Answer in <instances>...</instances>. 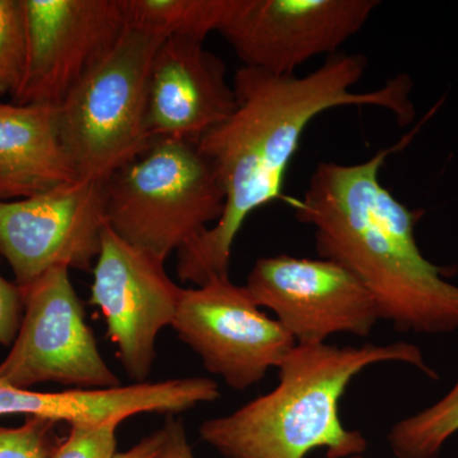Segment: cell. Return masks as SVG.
<instances>
[{
    "label": "cell",
    "instance_id": "cell-7",
    "mask_svg": "<svg viewBox=\"0 0 458 458\" xmlns=\"http://www.w3.org/2000/svg\"><path fill=\"white\" fill-rule=\"evenodd\" d=\"M171 327L208 372L237 391L260 384L295 346L278 319L262 312L229 276L182 288Z\"/></svg>",
    "mask_w": 458,
    "mask_h": 458
},
{
    "label": "cell",
    "instance_id": "cell-11",
    "mask_svg": "<svg viewBox=\"0 0 458 458\" xmlns=\"http://www.w3.org/2000/svg\"><path fill=\"white\" fill-rule=\"evenodd\" d=\"M27 62L16 105L59 107L128 30L122 0H25Z\"/></svg>",
    "mask_w": 458,
    "mask_h": 458
},
{
    "label": "cell",
    "instance_id": "cell-10",
    "mask_svg": "<svg viewBox=\"0 0 458 458\" xmlns=\"http://www.w3.org/2000/svg\"><path fill=\"white\" fill-rule=\"evenodd\" d=\"M165 262L105 225L93 265L89 303L106 321L107 336L132 384H144L156 360L157 336L171 327L181 292Z\"/></svg>",
    "mask_w": 458,
    "mask_h": 458
},
{
    "label": "cell",
    "instance_id": "cell-16",
    "mask_svg": "<svg viewBox=\"0 0 458 458\" xmlns=\"http://www.w3.org/2000/svg\"><path fill=\"white\" fill-rule=\"evenodd\" d=\"M128 27L164 38L204 42L219 32L236 0H122Z\"/></svg>",
    "mask_w": 458,
    "mask_h": 458
},
{
    "label": "cell",
    "instance_id": "cell-24",
    "mask_svg": "<svg viewBox=\"0 0 458 458\" xmlns=\"http://www.w3.org/2000/svg\"><path fill=\"white\" fill-rule=\"evenodd\" d=\"M0 102H2V101H0Z\"/></svg>",
    "mask_w": 458,
    "mask_h": 458
},
{
    "label": "cell",
    "instance_id": "cell-13",
    "mask_svg": "<svg viewBox=\"0 0 458 458\" xmlns=\"http://www.w3.org/2000/svg\"><path fill=\"white\" fill-rule=\"evenodd\" d=\"M225 62L204 42L165 38L157 50L148 87V125L156 140H199L236 110Z\"/></svg>",
    "mask_w": 458,
    "mask_h": 458
},
{
    "label": "cell",
    "instance_id": "cell-19",
    "mask_svg": "<svg viewBox=\"0 0 458 458\" xmlns=\"http://www.w3.org/2000/svg\"><path fill=\"white\" fill-rule=\"evenodd\" d=\"M55 421L27 417L20 427H0V458H47L56 447Z\"/></svg>",
    "mask_w": 458,
    "mask_h": 458
},
{
    "label": "cell",
    "instance_id": "cell-12",
    "mask_svg": "<svg viewBox=\"0 0 458 458\" xmlns=\"http://www.w3.org/2000/svg\"><path fill=\"white\" fill-rule=\"evenodd\" d=\"M377 0H236L219 33L243 66L294 74L318 55H335L369 22Z\"/></svg>",
    "mask_w": 458,
    "mask_h": 458
},
{
    "label": "cell",
    "instance_id": "cell-9",
    "mask_svg": "<svg viewBox=\"0 0 458 458\" xmlns=\"http://www.w3.org/2000/svg\"><path fill=\"white\" fill-rule=\"evenodd\" d=\"M245 288L256 306L276 313L297 345L325 344L337 334L367 337L381 319L360 280L327 259H259Z\"/></svg>",
    "mask_w": 458,
    "mask_h": 458
},
{
    "label": "cell",
    "instance_id": "cell-15",
    "mask_svg": "<svg viewBox=\"0 0 458 458\" xmlns=\"http://www.w3.org/2000/svg\"><path fill=\"white\" fill-rule=\"evenodd\" d=\"M77 180L60 135L59 107L0 102V200Z\"/></svg>",
    "mask_w": 458,
    "mask_h": 458
},
{
    "label": "cell",
    "instance_id": "cell-8",
    "mask_svg": "<svg viewBox=\"0 0 458 458\" xmlns=\"http://www.w3.org/2000/svg\"><path fill=\"white\" fill-rule=\"evenodd\" d=\"M106 225L104 182L80 179L0 200V254L21 289L57 267L92 271Z\"/></svg>",
    "mask_w": 458,
    "mask_h": 458
},
{
    "label": "cell",
    "instance_id": "cell-23",
    "mask_svg": "<svg viewBox=\"0 0 458 458\" xmlns=\"http://www.w3.org/2000/svg\"><path fill=\"white\" fill-rule=\"evenodd\" d=\"M164 428H159L156 432L144 437L128 451L114 454V458H157L162 442H164Z\"/></svg>",
    "mask_w": 458,
    "mask_h": 458
},
{
    "label": "cell",
    "instance_id": "cell-4",
    "mask_svg": "<svg viewBox=\"0 0 458 458\" xmlns=\"http://www.w3.org/2000/svg\"><path fill=\"white\" fill-rule=\"evenodd\" d=\"M106 225L162 260L219 221L225 195L213 165L188 140H156L104 182Z\"/></svg>",
    "mask_w": 458,
    "mask_h": 458
},
{
    "label": "cell",
    "instance_id": "cell-18",
    "mask_svg": "<svg viewBox=\"0 0 458 458\" xmlns=\"http://www.w3.org/2000/svg\"><path fill=\"white\" fill-rule=\"evenodd\" d=\"M25 0H0V98L17 95L27 62Z\"/></svg>",
    "mask_w": 458,
    "mask_h": 458
},
{
    "label": "cell",
    "instance_id": "cell-21",
    "mask_svg": "<svg viewBox=\"0 0 458 458\" xmlns=\"http://www.w3.org/2000/svg\"><path fill=\"white\" fill-rule=\"evenodd\" d=\"M3 256L0 254V264ZM25 312L23 292L14 282H9L0 271V345L12 346L20 330Z\"/></svg>",
    "mask_w": 458,
    "mask_h": 458
},
{
    "label": "cell",
    "instance_id": "cell-17",
    "mask_svg": "<svg viewBox=\"0 0 458 458\" xmlns=\"http://www.w3.org/2000/svg\"><path fill=\"white\" fill-rule=\"evenodd\" d=\"M458 433V379L441 400L397 421L387 434L394 458H438Z\"/></svg>",
    "mask_w": 458,
    "mask_h": 458
},
{
    "label": "cell",
    "instance_id": "cell-5",
    "mask_svg": "<svg viewBox=\"0 0 458 458\" xmlns=\"http://www.w3.org/2000/svg\"><path fill=\"white\" fill-rule=\"evenodd\" d=\"M162 42L128 27L106 59L60 105V135L80 179L105 182L155 141L148 125V87Z\"/></svg>",
    "mask_w": 458,
    "mask_h": 458
},
{
    "label": "cell",
    "instance_id": "cell-6",
    "mask_svg": "<svg viewBox=\"0 0 458 458\" xmlns=\"http://www.w3.org/2000/svg\"><path fill=\"white\" fill-rule=\"evenodd\" d=\"M68 267H54L22 289L25 312L0 378L21 388L54 382L82 390L119 387L102 358Z\"/></svg>",
    "mask_w": 458,
    "mask_h": 458
},
{
    "label": "cell",
    "instance_id": "cell-2",
    "mask_svg": "<svg viewBox=\"0 0 458 458\" xmlns=\"http://www.w3.org/2000/svg\"><path fill=\"white\" fill-rule=\"evenodd\" d=\"M378 150L355 165L322 162L295 218L315 231L321 259L351 271L369 292L379 318L400 333L445 335L458 331V285L450 269L428 260L419 249L415 225L424 210L401 203L379 179L388 157L408 143Z\"/></svg>",
    "mask_w": 458,
    "mask_h": 458
},
{
    "label": "cell",
    "instance_id": "cell-1",
    "mask_svg": "<svg viewBox=\"0 0 458 458\" xmlns=\"http://www.w3.org/2000/svg\"><path fill=\"white\" fill-rule=\"evenodd\" d=\"M367 69L361 54L337 53L312 73L278 75L241 66L233 80L236 110L204 134L199 149L213 165L225 195L219 221L177 252L181 282L203 285L229 276L234 241L247 218L282 198L286 172L307 126L342 106L390 111L400 125L415 117L409 75L381 89L355 92Z\"/></svg>",
    "mask_w": 458,
    "mask_h": 458
},
{
    "label": "cell",
    "instance_id": "cell-14",
    "mask_svg": "<svg viewBox=\"0 0 458 458\" xmlns=\"http://www.w3.org/2000/svg\"><path fill=\"white\" fill-rule=\"evenodd\" d=\"M221 397L219 386L207 377L144 382L98 390L72 388L41 393L21 388L0 378V417L25 415L55 423L122 424L140 414L174 417Z\"/></svg>",
    "mask_w": 458,
    "mask_h": 458
},
{
    "label": "cell",
    "instance_id": "cell-20",
    "mask_svg": "<svg viewBox=\"0 0 458 458\" xmlns=\"http://www.w3.org/2000/svg\"><path fill=\"white\" fill-rule=\"evenodd\" d=\"M120 424H74L47 458H114Z\"/></svg>",
    "mask_w": 458,
    "mask_h": 458
},
{
    "label": "cell",
    "instance_id": "cell-3",
    "mask_svg": "<svg viewBox=\"0 0 458 458\" xmlns=\"http://www.w3.org/2000/svg\"><path fill=\"white\" fill-rule=\"evenodd\" d=\"M391 361L438 379L414 344H295L278 367L276 387L231 414L205 420L201 441L225 458H306L315 450L327 451V458L360 456L369 442L344 426L340 400L364 369Z\"/></svg>",
    "mask_w": 458,
    "mask_h": 458
},
{
    "label": "cell",
    "instance_id": "cell-22",
    "mask_svg": "<svg viewBox=\"0 0 458 458\" xmlns=\"http://www.w3.org/2000/svg\"><path fill=\"white\" fill-rule=\"evenodd\" d=\"M164 428L165 437L157 458H197L190 445L185 424L181 419L167 417ZM351 458H369L360 454Z\"/></svg>",
    "mask_w": 458,
    "mask_h": 458
}]
</instances>
